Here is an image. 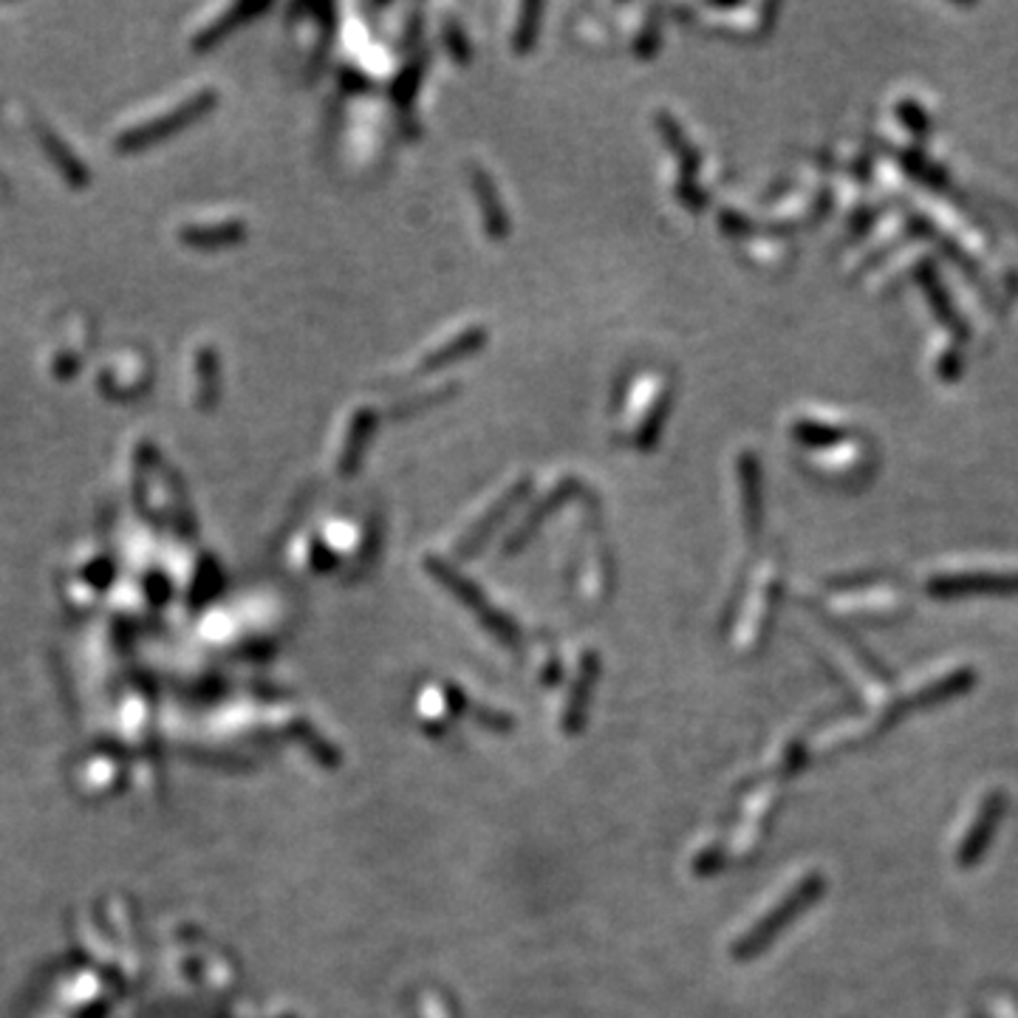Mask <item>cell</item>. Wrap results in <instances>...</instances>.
<instances>
[{"mask_svg": "<svg viewBox=\"0 0 1018 1018\" xmlns=\"http://www.w3.org/2000/svg\"><path fill=\"white\" fill-rule=\"evenodd\" d=\"M481 343H484V329L472 325V329H467V332L456 334V337L450 340V343H444L442 349H435V351H430V354H424L419 371H433V369H439V365H448L450 360H459V356L470 354V351L479 349Z\"/></svg>", "mask_w": 1018, "mask_h": 1018, "instance_id": "obj_4", "label": "cell"}, {"mask_svg": "<svg viewBox=\"0 0 1018 1018\" xmlns=\"http://www.w3.org/2000/svg\"><path fill=\"white\" fill-rule=\"evenodd\" d=\"M209 105H213V94H209V91L196 94V97H190L187 102L176 105V108H170V111L161 114V117L148 119V123H141V125H134V128H128L123 136H119L117 145L123 150L148 148V145H154V141L167 139V136H170L173 130L185 128V125H190L193 119L202 117V114L207 111Z\"/></svg>", "mask_w": 1018, "mask_h": 1018, "instance_id": "obj_1", "label": "cell"}, {"mask_svg": "<svg viewBox=\"0 0 1018 1018\" xmlns=\"http://www.w3.org/2000/svg\"><path fill=\"white\" fill-rule=\"evenodd\" d=\"M970 682H973V679H970L968 674L948 676V679L939 682V685H931V687H922V691H917V694L911 696V699H908V705L902 707V711L914 713V711H926V707H931V705H939V702H944L948 696H957V694H962V691H968Z\"/></svg>", "mask_w": 1018, "mask_h": 1018, "instance_id": "obj_6", "label": "cell"}, {"mask_svg": "<svg viewBox=\"0 0 1018 1018\" xmlns=\"http://www.w3.org/2000/svg\"><path fill=\"white\" fill-rule=\"evenodd\" d=\"M472 187H476L479 193H484V202H487L484 204V222H487V229H490L492 235H503V229H507V218H503L501 207H498V204H492L490 178L481 176V173H476V176H472Z\"/></svg>", "mask_w": 1018, "mask_h": 1018, "instance_id": "obj_8", "label": "cell"}, {"mask_svg": "<svg viewBox=\"0 0 1018 1018\" xmlns=\"http://www.w3.org/2000/svg\"><path fill=\"white\" fill-rule=\"evenodd\" d=\"M351 433L343 444V470L351 472L360 461L362 450H365V442H369L371 430H374V413L369 408H362L354 419H351Z\"/></svg>", "mask_w": 1018, "mask_h": 1018, "instance_id": "obj_7", "label": "cell"}, {"mask_svg": "<svg viewBox=\"0 0 1018 1018\" xmlns=\"http://www.w3.org/2000/svg\"><path fill=\"white\" fill-rule=\"evenodd\" d=\"M182 235H185L187 244L218 246V244H229V241H238L241 235H244V224L233 222V218H222V222L190 224V227H187Z\"/></svg>", "mask_w": 1018, "mask_h": 1018, "instance_id": "obj_5", "label": "cell"}, {"mask_svg": "<svg viewBox=\"0 0 1018 1018\" xmlns=\"http://www.w3.org/2000/svg\"><path fill=\"white\" fill-rule=\"evenodd\" d=\"M931 595L962 597V595H1018V575H942L933 577Z\"/></svg>", "mask_w": 1018, "mask_h": 1018, "instance_id": "obj_2", "label": "cell"}, {"mask_svg": "<svg viewBox=\"0 0 1018 1018\" xmlns=\"http://www.w3.org/2000/svg\"><path fill=\"white\" fill-rule=\"evenodd\" d=\"M1005 795L1001 792H993L988 795V801L981 804L979 815H976L973 826L968 829L965 834V843L959 846V863L962 865H973L979 863V858L988 852L990 841H993L996 829H999L1001 818H1005Z\"/></svg>", "mask_w": 1018, "mask_h": 1018, "instance_id": "obj_3", "label": "cell"}]
</instances>
